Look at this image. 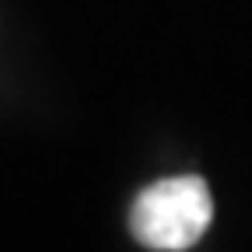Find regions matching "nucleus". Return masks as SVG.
Segmentation results:
<instances>
[{"label": "nucleus", "mask_w": 252, "mask_h": 252, "mask_svg": "<svg viewBox=\"0 0 252 252\" xmlns=\"http://www.w3.org/2000/svg\"><path fill=\"white\" fill-rule=\"evenodd\" d=\"M214 200L203 179H161L137 196L130 228L147 249H189L210 224Z\"/></svg>", "instance_id": "nucleus-1"}]
</instances>
